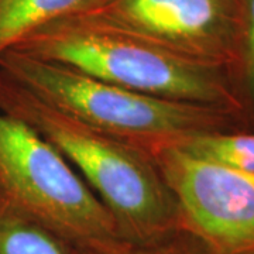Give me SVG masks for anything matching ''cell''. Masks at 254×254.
<instances>
[{
	"label": "cell",
	"mask_w": 254,
	"mask_h": 254,
	"mask_svg": "<svg viewBox=\"0 0 254 254\" xmlns=\"http://www.w3.org/2000/svg\"><path fill=\"white\" fill-rule=\"evenodd\" d=\"M0 112L65 157L113 216L120 237L148 242L180 229V213L148 151L43 103L0 73Z\"/></svg>",
	"instance_id": "obj_1"
},
{
	"label": "cell",
	"mask_w": 254,
	"mask_h": 254,
	"mask_svg": "<svg viewBox=\"0 0 254 254\" xmlns=\"http://www.w3.org/2000/svg\"><path fill=\"white\" fill-rule=\"evenodd\" d=\"M10 48L148 96L227 112L239 108L223 71L79 16L50 21Z\"/></svg>",
	"instance_id": "obj_2"
},
{
	"label": "cell",
	"mask_w": 254,
	"mask_h": 254,
	"mask_svg": "<svg viewBox=\"0 0 254 254\" xmlns=\"http://www.w3.org/2000/svg\"><path fill=\"white\" fill-rule=\"evenodd\" d=\"M0 73L48 106L151 153L181 137L218 131L230 112L128 91L9 48Z\"/></svg>",
	"instance_id": "obj_3"
},
{
	"label": "cell",
	"mask_w": 254,
	"mask_h": 254,
	"mask_svg": "<svg viewBox=\"0 0 254 254\" xmlns=\"http://www.w3.org/2000/svg\"><path fill=\"white\" fill-rule=\"evenodd\" d=\"M0 195L72 246L120 236L109 210L65 157L33 127L3 112Z\"/></svg>",
	"instance_id": "obj_4"
},
{
	"label": "cell",
	"mask_w": 254,
	"mask_h": 254,
	"mask_svg": "<svg viewBox=\"0 0 254 254\" xmlns=\"http://www.w3.org/2000/svg\"><path fill=\"white\" fill-rule=\"evenodd\" d=\"M75 16L209 68L239 66L242 0H102Z\"/></svg>",
	"instance_id": "obj_5"
},
{
	"label": "cell",
	"mask_w": 254,
	"mask_h": 254,
	"mask_svg": "<svg viewBox=\"0 0 254 254\" xmlns=\"http://www.w3.org/2000/svg\"><path fill=\"white\" fill-rule=\"evenodd\" d=\"M150 154L177 202L180 229L208 254H254V174L193 157L171 144Z\"/></svg>",
	"instance_id": "obj_6"
},
{
	"label": "cell",
	"mask_w": 254,
	"mask_h": 254,
	"mask_svg": "<svg viewBox=\"0 0 254 254\" xmlns=\"http://www.w3.org/2000/svg\"><path fill=\"white\" fill-rule=\"evenodd\" d=\"M102 0H0V54L33 30L91 9Z\"/></svg>",
	"instance_id": "obj_7"
},
{
	"label": "cell",
	"mask_w": 254,
	"mask_h": 254,
	"mask_svg": "<svg viewBox=\"0 0 254 254\" xmlns=\"http://www.w3.org/2000/svg\"><path fill=\"white\" fill-rule=\"evenodd\" d=\"M0 254H75L72 245L0 195Z\"/></svg>",
	"instance_id": "obj_8"
},
{
	"label": "cell",
	"mask_w": 254,
	"mask_h": 254,
	"mask_svg": "<svg viewBox=\"0 0 254 254\" xmlns=\"http://www.w3.org/2000/svg\"><path fill=\"white\" fill-rule=\"evenodd\" d=\"M171 145L210 163L254 174V134H222L210 131L181 137Z\"/></svg>",
	"instance_id": "obj_9"
},
{
	"label": "cell",
	"mask_w": 254,
	"mask_h": 254,
	"mask_svg": "<svg viewBox=\"0 0 254 254\" xmlns=\"http://www.w3.org/2000/svg\"><path fill=\"white\" fill-rule=\"evenodd\" d=\"M72 247L75 254H208L195 237L182 229L148 242L115 236L89 240Z\"/></svg>",
	"instance_id": "obj_10"
},
{
	"label": "cell",
	"mask_w": 254,
	"mask_h": 254,
	"mask_svg": "<svg viewBox=\"0 0 254 254\" xmlns=\"http://www.w3.org/2000/svg\"><path fill=\"white\" fill-rule=\"evenodd\" d=\"M254 95V0H242V40L239 66Z\"/></svg>",
	"instance_id": "obj_11"
}]
</instances>
